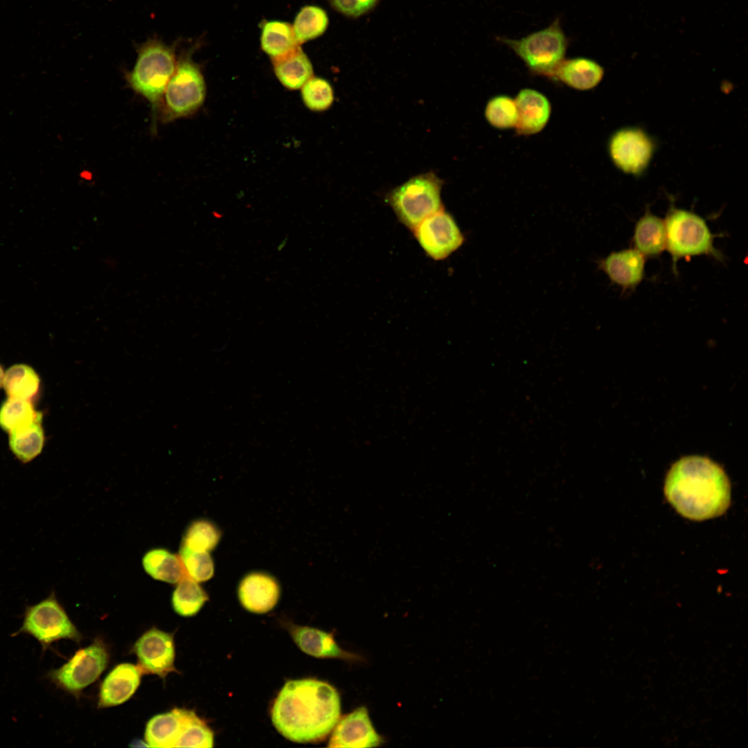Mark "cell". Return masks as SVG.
<instances>
[{"mask_svg":"<svg viewBox=\"0 0 748 748\" xmlns=\"http://www.w3.org/2000/svg\"><path fill=\"white\" fill-rule=\"evenodd\" d=\"M340 698L328 683L315 679L285 683L274 702L271 720L285 738L300 743L324 740L340 717Z\"/></svg>","mask_w":748,"mask_h":748,"instance_id":"obj_1","label":"cell"},{"mask_svg":"<svg viewBox=\"0 0 748 748\" xmlns=\"http://www.w3.org/2000/svg\"><path fill=\"white\" fill-rule=\"evenodd\" d=\"M666 498L677 511L701 521L723 514L730 503L724 470L706 457L685 456L675 463L665 482Z\"/></svg>","mask_w":748,"mask_h":748,"instance_id":"obj_2","label":"cell"},{"mask_svg":"<svg viewBox=\"0 0 748 748\" xmlns=\"http://www.w3.org/2000/svg\"><path fill=\"white\" fill-rule=\"evenodd\" d=\"M177 61L175 45L150 39L139 46L134 67L127 73L129 86L149 102L155 116Z\"/></svg>","mask_w":748,"mask_h":748,"instance_id":"obj_3","label":"cell"},{"mask_svg":"<svg viewBox=\"0 0 748 748\" xmlns=\"http://www.w3.org/2000/svg\"><path fill=\"white\" fill-rule=\"evenodd\" d=\"M666 249L670 254L674 272L681 258L705 255L719 261L722 253L715 247V235L700 215L684 209L672 207L664 220Z\"/></svg>","mask_w":748,"mask_h":748,"instance_id":"obj_4","label":"cell"},{"mask_svg":"<svg viewBox=\"0 0 748 748\" xmlns=\"http://www.w3.org/2000/svg\"><path fill=\"white\" fill-rule=\"evenodd\" d=\"M145 740L150 747H211L213 733L195 712L176 708L152 717Z\"/></svg>","mask_w":748,"mask_h":748,"instance_id":"obj_5","label":"cell"},{"mask_svg":"<svg viewBox=\"0 0 748 748\" xmlns=\"http://www.w3.org/2000/svg\"><path fill=\"white\" fill-rule=\"evenodd\" d=\"M443 181L433 172L419 174L390 190L385 200L400 222L413 231L422 220L443 208Z\"/></svg>","mask_w":748,"mask_h":748,"instance_id":"obj_6","label":"cell"},{"mask_svg":"<svg viewBox=\"0 0 748 748\" xmlns=\"http://www.w3.org/2000/svg\"><path fill=\"white\" fill-rule=\"evenodd\" d=\"M497 39L509 47L532 73L549 77L564 60L569 43L559 17L545 28L520 39Z\"/></svg>","mask_w":748,"mask_h":748,"instance_id":"obj_7","label":"cell"},{"mask_svg":"<svg viewBox=\"0 0 748 748\" xmlns=\"http://www.w3.org/2000/svg\"><path fill=\"white\" fill-rule=\"evenodd\" d=\"M206 97V84L199 66L189 53L181 55L163 94L158 112L163 122L188 116L197 111Z\"/></svg>","mask_w":748,"mask_h":748,"instance_id":"obj_8","label":"cell"},{"mask_svg":"<svg viewBox=\"0 0 748 748\" xmlns=\"http://www.w3.org/2000/svg\"><path fill=\"white\" fill-rule=\"evenodd\" d=\"M21 633L33 636L43 650L60 639L79 643L82 639L54 593L39 603L26 607L22 625L13 635Z\"/></svg>","mask_w":748,"mask_h":748,"instance_id":"obj_9","label":"cell"},{"mask_svg":"<svg viewBox=\"0 0 748 748\" xmlns=\"http://www.w3.org/2000/svg\"><path fill=\"white\" fill-rule=\"evenodd\" d=\"M108 654L100 639L78 650L59 668L48 672L46 677L58 688L78 695L95 682L107 666Z\"/></svg>","mask_w":748,"mask_h":748,"instance_id":"obj_10","label":"cell"},{"mask_svg":"<svg viewBox=\"0 0 748 748\" xmlns=\"http://www.w3.org/2000/svg\"><path fill=\"white\" fill-rule=\"evenodd\" d=\"M413 233L422 249L435 260L446 258L464 241L456 222L444 208L422 220Z\"/></svg>","mask_w":748,"mask_h":748,"instance_id":"obj_11","label":"cell"},{"mask_svg":"<svg viewBox=\"0 0 748 748\" xmlns=\"http://www.w3.org/2000/svg\"><path fill=\"white\" fill-rule=\"evenodd\" d=\"M653 145L641 130L624 129L617 132L609 143L611 157L615 165L627 173L637 175L648 166Z\"/></svg>","mask_w":748,"mask_h":748,"instance_id":"obj_12","label":"cell"},{"mask_svg":"<svg viewBox=\"0 0 748 748\" xmlns=\"http://www.w3.org/2000/svg\"><path fill=\"white\" fill-rule=\"evenodd\" d=\"M134 652L143 672L165 678L169 673L176 670L174 641L171 634L153 627L137 640Z\"/></svg>","mask_w":748,"mask_h":748,"instance_id":"obj_13","label":"cell"},{"mask_svg":"<svg viewBox=\"0 0 748 748\" xmlns=\"http://www.w3.org/2000/svg\"><path fill=\"white\" fill-rule=\"evenodd\" d=\"M373 728L368 710L361 706L344 716L333 729L328 747H373L382 743Z\"/></svg>","mask_w":748,"mask_h":748,"instance_id":"obj_14","label":"cell"},{"mask_svg":"<svg viewBox=\"0 0 748 748\" xmlns=\"http://www.w3.org/2000/svg\"><path fill=\"white\" fill-rule=\"evenodd\" d=\"M280 596V586L271 576L253 572L245 576L238 587V597L247 610L258 614L269 612Z\"/></svg>","mask_w":748,"mask_h":748,"instance_id":"obj_15","label":"cell"},{"mask_svg":"<svg viewBox=\"0 0 748 748\" xmlns=\"http://www.w3.org/2000/svg\"><path fill=\"white\" fill-rule=\"evenodd\" d=\"M645 258L635 249L614 251L601 260L599 267L610 280L624 290L635 288L643 280Z\"/></svg>","mask_w":748,"mask_h":748,"instance_id":"obj_16","label":"cell"},{"mask_svg":"<svg viewBox=\"0 0 748 748\" xmlns=\"http://www.w3.org/2000/svg\"><path fill=\"white\" fill-rule=\"evenodd\" d=\"M142 673L139 666L132 664L116 666L101 684L98 707L116 706L129 700L137 689Z\"/></svg>","mask_w":748,"mask_h":748,"instance_id":"obj_17","label":"cell"},{"mask_svg":"<svg viewBox=\"0 0 748 748\" xmlns=\"http://www.w3.org/2000/svg\"><path fill=\"white\" fill-rule=\"evenodd\" d=\"M517 132L531 135L540 132L547 124L551 112L548 98L542 93L531 89L521 90L517 95Z\"/></svg>","mask_w":748,"mask_h":748,"instance_id":"obj_18","label":"cell"},{"mask_svg":"<svg viewBox=\"0 0 748 748\" xmlns=\"http://www.w3.org/2000/svg\"><path fill=\"white\" fill-rule=\"evenodd\" d=\"M290 633L295 643L305 653L317 658L359 659L338 646L332 634L324 631L295 625H289Z\"/></svg>","mask_w":748,"mask_h":748,"instance_id":"obj_19","label":"cell"},{"mask_svg":"<svg viewBox=\"0 0 748 748\" xmlns=\"http://www.w3.org/2000/svg\"><path fill=\"white\" fill-rule=\"evenodd\" d=\"M603 69L595 61L586 57L564 59L552 77L578 90H589L600 82Z\"/></svg>","mask_w":748,"mask_h":748,"instance_id":"obj_20","label":"cell"},{"mask_svg":"<svg viewBox=\"0 0 748 748\" xmlns=\"http://www.w3.org/2000/svg\"><path fill=\"white\" fill-rule=\"evenodd\" d=\"M666 240L664 220L647 211L634 226V249L645 258L655 257L666 249Z\"/></svg>","mask_w":748,"mask_h":748,"instance_id":"obj_21","label":"cell"},{"mask_svg":"<svg viewBox=\"0 0 748 748\" xmlns=\"http://www.w3.org/2000/svg\"><path fill=\"white\" fill-rule=\"evenodd\" d=\"M272 62L277 78L289 89H301L313 76L311 62L299 46Z\"/></svg>","mask_w":748,"mask_h":748,"instance_id":"obj_22","label":"cell"},{"mask_svg":"<svg viewBox=\"0 0 748 748\" xmlns=\"http://www.w3.org/2000/svg\"><path fill=\"white\" fill-rule=\"evenodd\" d=\"M146 573L155 580L177 583L186 575L179 555L164 549H154L143 558Z\"/></svg>","mask_w":748,"mask_h":748,"instance_id":"obj_23","label":"cell"},{"mask_svg":"<svg viewBox=\"0 0 748 748\" xmlns=\"http://www.w3.org/2000/svg\"><path fill=\"white\" fill-rule=\"evenodd\" d=\"M260 46L262 50L271 57H280L299 46L292 26L278 20L265 21L261 29Z\"/></svg>","mask_w":748,"mask_h":748,"instance_id":"obj_24","label":"cell"},{"mask_svg":"<svg viewBox=\"0 0 748 748\" xmlns=\"http://www.w3.org/2000/svg\"><path fill=\"white\" fill-rule=\"evenodd\" d=\"M42 418L9 433L10 449L19 460L27 463L40 454L44 445Z\"/></svg>","mask_w":748,"mask_h":748,"instance_id":"obj_25","label":"cell"},{"mask_svg":"<svg viewBox=\"0 0 748 748\" xmlns=\"http://www.w3.org/2000/svg\"><path fill=\"white\" fill-rule=\"evenodd\" d=\"M3 384L9 398L29 400L38 391L39 379L29 366L16 364L6 371Z\"/></svg>","mask_w":748,"mask_h":748,"instance_id":"obj_26","label":"cell"},{"mask_svg":"<svg viewBox=\"0 0 748 748\" xmlns=\"http://www.w3.org/2000/svg\"><path fill=\"white\" fill-rule=\"evenodd\" d=\"M208 597L198 582L188 576L178 582L172 596L174 610L183 616L196 614Z\"/></svg>","mask_w":748,"mask_h":748,"instance_id":"obj_27","label":"cell"},{"mask_svg":"<svg viewBox=\"0 0 748 748\" xmlns=\"http://www.w3.org/2000/svg\"><path fill=\"white\" fill-rule=\"evenodd\" d=\"M328 17L326 11L316 6L303 7L297 13L292 26L298 44L321 36L328 26Z\"/></svg>","mask_w":748,"mask_h":748,"instance_id":"obj_28","label":"cell"},{"mask_svg":"<svg viewBox=\"0 0 748 748\" xmlns=\"http://www.w3.org/2000/svg\"><path fill=\"white\" fill-rule=\"evenodd\" d=\"M42 417L28 400L9 398L0 407V426L8 433Z\"/></svg>","mask_w":748,"mask_h":748,"instance_id":"obj_29","label":"cell"},{"mask_svg":"<svg viewBox=\"0 0 748 748\" xmlns=\"http://www.w3.org/2000/svg\"><path fill=\"white\" fill-rule=\"evenodd\" d=\"M220 537V531L213 523L198 519L188 526L181 545L196 551L209 552L216 547Z\"/></svg>","mask_w":748,"mask_h":748,"instance_id":"obj_30","label":"cell"},{"mask_svg":"<svg viewBox=\"0 0 748 748\" xmlns=\"http://www.w3.org/2000/svg\"><path fill=\"white\" fill-rule=\"evenodd\" d=\"M488 122L498 129L515 127L517 122V108L515 100L507 96H497L491 98L485 109Z\"/></svg>","mask_w":748,"mask_h":748,"instance_id":"obj_31","label":"cell"},{"mask_svg":"<svg viewBox=\"0 0 748 748\" xmlns=\"http://www.w3.org/2000/svg\"><path fill=\"white\" fill-rule=\"evenodd\" d=\"M301 89L302 100L312 111H325L333 103V89L330 82L322 78L312 76Z\"/></svg>","mask_w":748,"mask_h":748,"instance_id":"obj_32","label":"cell"},{"mask_svg":"<svg viewBox=\"0 0 748 748\" xmlns=\"http://www.w3.org/2000/svg\"><path fill=\"white\" fill-rule=\"evenodd\" d=\"M179 555L186 575L193 580L204 582L213 576L214 564L208 552L196 551L181 545Z\"/></svg>","mask_w":748,"mask_h":748,"instance_id":"obj_33","label":"cell"},{"mask_svg":"<svg viewBox=\"0 0 748 748\" xmlns=\"http://www.w3.org/2000/svg\"><path fill=\"white\" fill-rule=\"evenodd\" d=\"M380 0H330L339 12L350 17H360L373 9Z\"/></svg>","mask_w":748,"mask_h":748,"instance_id":"obj_34","label":"cell"},{"mask_svg":"<svg viewBox=\"0 0 748 748\" xmlns=\"http://www.w3.org/2000/svg\"><path fill=\"white\" fill-rule=\"evenodd\" d=\"M287 238H285L280 242V243L278 244V246L277 247V250L278 251H281L285 247V246L287 244Z\"/></svg>","mask_w":748,"mask_h":748,"instance_id":"obj_35","label":"cell"},{"mask_svg":"<svg viewBox=\"0 0 748 748\" xmlns=\"http://www.w3.org/2000/svg\"><path fill=\"white\" fill-rule=\"evenodd\" d=\"M3 378H4L3 371L2 368H1V366H0V387L3 384Z\"/></svg>","mask_w":748,"mask_h":748,"instance_id":"obj_36","label":"cell"}]
</instances>
